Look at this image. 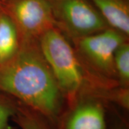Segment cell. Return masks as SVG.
<instances>
[{"instance_id":"1","label":"cell","mask_w":129,"mask_h":129,"mask_svg":"<svg viewBox=\"0 0 129 129\" xmlns=\"http://www.w3.org/2000/svg\"><path fill=\"white\" fill-rule=\"evenodd\" d=\"M0 92L57 125L64 98L40 49L38 40L21 37L17 54L0 65Z\"/></svg>"},{"instance_id":"2","label":"cell","mask_w":129,"mask_h":129,"mask_svg":"<svg viewBox=\"0 0 129 129\" xmlns=\"http://www.w3.org/2000/svg\"><path fill=\"white\" fill-rule=\"evenodd\" d=\"M38 44L68 106H72L81 98L85 80L78 55L56 27L44 32Z\"/></svg>"},{"instance_id":"3","label":"cell","mask_w":129,"mask_h":129,"mask_svg":"<svg viewBox=\"0 0 129 129\" xmlns=\"http://www.w3.org/2000/svg\"><path fill=\"white\" fill-rule=\"evenodd\" d=\"M55 27L73 40L110 27L90 0H48Z\"/></svg>"},{"instance_id":"4","label":"cell","mask_w":129,"mask_h":129,"mask_svg":"<svg viewBox=\"0 0 129 129\" xmlns=\"http://www.w3.org/2000/svg\"><path fill=\"white\" fill-rule=\"evenodd\" d=\"M0 10L12 19L24 38L38 40L55 27L48 0H0Z\"/></svg>"},{"instance_id":"5","label":"cell","mask_w":129,"mask_h":129,"mask_svg":"<svg viewBox=\"0 0 129 129\" xmlns=\"http://www.w3.org/2000/svg\"><path fill=\"white\" fill-rule=\"evenodd\" d=\"M126 36L111 27L74 40L80 55L92 67L108 77L116 75L114 55Z\"/></svg>"},{"instance_id":"6","label":"cell","mask_w":129,"mask_h":129,"mask_svg":"<svg viewBox=\"0 0 129 129\" xmlns=\"http://www.w3.org/2000/svg\"><path fill=\"white\" fill-rule=\"evenodd\" d=\"M59 129H107L103 102L94 97H81L64 111L57 123Z\"/></svg>"},{"instance_id":"7","label":"cell","mask_w":129,"mask_h":129,"mask_svg":"<svg viewBox=\"0 0 129 129\" xmlns=\"http://www.w3.org/2000/svg\"><path fill=\"white\" fill-rule=\"evenodd\" d=\"M110 27L129 34L128 0H90Z\"/></svg>"},{"instance_id":"8","label":"cell","mask_w":129,"mask_h":129,"mask_svg":"<svg viewBox=\"0 0 129 129\" xmlns=\"http://www.w3.org/2000/svg\"><path fill=\"white\" fill-rule=\"evenodd\" d=\"M19 34L12 19L0 10V65L9 61L18 52Z\"/></svg>"},{"instance_id":"9","label":"cell","mask_w":129,"mask_h":129,"mask_svg":"<svg viewBox=\"0 0 129 129\" xmlns=\"http://www.w3.org/2000/svg\"><path fill=\"white\" fill-rule=\"evenodd\" d=\"M12 120L21 129H52L44 117L19 102Z\"/></svg>"},{"instance_id":"10","label":"cell","mask_w":129,"mask_h":129,"mask_svg":"<svg viewBox=\"0 0 129 129\" xmlns=\"http://www.w3.org/2000/svg\"><path fill=\"white\" fill-rule=\"evenodd\" d=\"M114 66L120 83L125 85L129 81V45L124 42L118 47L114 55Z\"/></svg>"},{"instance_id":"11","label":"cell","mask_w":129,"mask_h":129,"mask_svg":"<svg viewBox=\"0 0 129 129\" xmlns=\"http://www.w3.org/2000/svg\"><path fill=\"white\" fill-rule=\"evenodd\" d=\"M17 103L14 98L0 92V129H14L10 120L15 114Z\"/></svg>"},{"instance_id":"12","label":"cell","mask_w":129,"mask_h":129,"mask_svg":"<svg viewBox=\"0 0 129 129\" xmlns=\"http://www.w3.org/2000/svg\"><path fill=\"white\" fill-rule=\"evenodd\" d=\"M113 129H128V125L126 124V123L125 121H121L119 124L117 126H115Z\"/></svg>"}]
</instances>
